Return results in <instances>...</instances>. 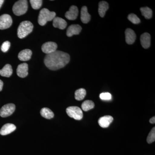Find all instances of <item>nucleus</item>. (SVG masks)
Returning a JSON list of instances; mask_svg holds the SVG:
<instances>
[{
    "mask_svg": "<svg viewBox=\"0 0 155 155\" xmlns=\"http://www.w3.org/2000/svg\"><path fill=\"white\" fill-rule=\"evenodd\" d=\"M13 73L12 67L10 64L5 65L3 69L0 70V75L3 77H10Z\"/></svg>",
    "mask_w": 155,
    "mask_h": 155,
    "instance_id": "obj_20",
    "label": "nucleus"
},
{
    "mask_svg": "<svg viewBox=\"0 0 155 155\" xmlns=\"http://www.w3.org/2000/svg\"><path fill=\"white\" fill-rule=\"evenodd\" d=\"M55 12L50 11L47 8L42 9L40 12L38 18V24L41 26H44L48 21L53 20L56 17Z\"/></svg>",
    "mask_w": 155,
    "mask_h": 155,
    "instance_id": "obj_3",
    "label": "nucleus"
},
{
    "mask_svg": "<svg viewBox=\"0 0 155 155\" xmlns=\"http://www.w3.org/2000/svg\"><path fill=\"white\" fill-rule=\"evenodd\" d=\"M81 26L80 25L74 24L69 26L67 28V35L68 37H72L73 35H77L81 31Z\"/></svg>",
    "mask_w": 155,
    "mask_h": 155,
    "instance_id": "obj_12",
    "label": "nucleus"
},
{
    "mask_svg": "<svg viewBox=\"0 0 155 155\" xmlns=\"http://www.w3.org/2000/svg\"><path fill=\"white\" fill-rule=\"evenodd\" d=\"M32 55V51L29 49H25L20 51L18 54V58L20 61H29Z\"/></svg>",
    "mask_w": 155,
    "mask_h": 155,
    "instance_id": "obj_17",
    "label": "nucleus"
},
{
    "mask_svg": "<svg viewBox=\"0 0 155 155\" xmlns=\"http://www.w3.org/2000/svg\"><path fill=\"white\" fill-rule=\"evenodd\" d=\"M69 61L70 56L69 54L61 51H56L46 55L44 63L49 69L57 70L65 67Z\"/></svg>",
    "mask_w": 155,
    "mask_h": 155,
    "instance_id": "obj_1",
    "label": "nucleus"
},
{
    "mask_svg": "<svg viewBox=\"0 0 155 155\" xmlns=\"http://www.w3.org/2000/svg\"><path fill=\"white\" fill-rule=\"evenodd\" d=\"M109 4L105 1H101L99 3L98 13L101 17H104L106 11L109 9Z\"/></svg>",
    "mask_w": 155,
    "mask_h": 155,
    "instance_id": "obj_19",
    "label": "nucleus"
},
{
    "mask_svg": "<svg viewBox=\"0 0 155 155\" xmlns=\"http://www.w3.org/2000/svg\"><path fill=\"white\" fill-rule=\"evenodd\" d=\"M100 97L104 101H109L112 99V95L110 93H102L100 95Z\"/></svg>",
    "mask_w": 155,
    "mask_h": 155,
    "instance_id": "obj_28",
    "label": "nucleus"
},
{
    "mask_svg": "<svg viewBox=\"0 0 155 155\" xmlns=\"http://www.w3.org/2000/svg\"><path fill=\"white\" fill-rule=\"evenodd\" d=\"M28 65L26 63L19 64L17 69V75L22 78L26 77L28 75Z\"/></svg>",
    "mask_w": 155,
    "mask_h": 155,
    "instance_id": "obj_9",
    "label": "nucleus"
},
{
    "mask_svg": "<svg viewBox=\"0 0 155 155\" xmlns=\"http://www.w3.org/2000/svg\"><path fill=\"white\" fill-rule=\"evenodd\" d=\"M41 115L45 119H50L54 117V113L48 108H43L40 112Z\"/></svg>",
    "mask_w": 155,
    "mask_h": 155,
    "instance_id": "obj_21",
    "label": "nucleus"
},
{
    "mask_svg": "<svg viewBox=\"0 0 155 155\" xmlns=\"http://www.w3.org/2000/svg\"><path fill=\"white\" fill-rule=\"evenodd\" d=\"M53 26L55 28L60 29H64L67 26V22L62 18L59 17H55L53 19Z\"/></svg>",
    "mask_w": 155,
    "mask_h": 155,
    "instance_id": "obj_15",
    "label": "nucleus"
},
{
    "mask_svg": "<svg viewBox=\"0 0 155 155\" xmlns=\"http://www.w3.org/2000/svg\"><path fill=\"white\" fill-rule=\"evenodd\" d=\"M91 15L88 13L86 6H83L81 11V19L84 23H87L91 20Z\"/></svg>",
    "mask_w": 155,
    "mask_h": 155,
    "instance_id": "obj_18",
    "label": "nucleus"
},
{
    "mask_svg": "<svg viewBox=\"0 0 155 155\" xmlns=\"http://www.w3.org/2000/svg\"><path fill=\"white\" fill-rule=\"evenodd\" d=\"M33 25L30 21H23L19 24L17 29V35L19 38H23L32 31Z\"/></svg>",
    "mask_w": 155,
    "mask_h": 155,
    "instance_id": "obj_2",
    "label": "nucleus"
},
{
    "mask_svg": "<svg viewBox=\"0 0 155 155\" xmlns=\"http://www.w3.org/2000/svg\"><path fill=\"white\" fill-rule=\"evenodd\" d=\"M15 110V105L14 104H9L3 106L0 110V116L5 118L12 115Z\"/></svg>",
    "mask_w": 155,
    "mask_h": 155,
    "instance_id": "obj_6",
    "label": "nucleus"
},
{
    "mask_svg": "<svg viewBox=\"0 0 155 155\" xmlns=\"http://www.w3.org/2000/svg\"><path fill=\"white\" fill-rule=\"evenodd\" d=\"M58 45L54 42H48L45 43L41 47V50L44 53L47 54H51L57 51Z\"/></svg>",
    "mask_w": 155,
    "mask_h": 155,
    "instance_id": "obj_8",
    "label": "nucleus"
},
{
    "mask_svg": "<svg viewBox=\"0 0 155 155\" xmlns=\"http://www.w3.org/2000/svg\"><path fill=\"white\" fill-rule=\"evenodd\" d=\"M29 2L32 8L35 10L39 9L42 4V1L41 0H30Z\"/></svg>",
    "mask_w": 155,
    "mask_h": 155,
    "instance_id": "obj_25",
    "label": "nucleus"
},
{
    "mask_svg": "<svg viewBox=\"0 0 155 155\" xmlns=\"http://www.w3.org/2000/svg\"><path fill=\"white\" fill-rule=\"evenodd\" d=\"M114 120V118L111 116H105L99 119L98 122L101 127L106 128L109 127Z\"/></svg>",
    "mask_w": 155,
    "mask_h": 155,
    "instance_id": "obj_13",
    "label": "nucleus"
},
{
    "mask_svg": "<svg viewBox=\"0 0 155 155\" xmlns=\"http://www.w3.org/2000/svg\"><path fill=\"white\" fill-rule=\"evenodd\" d=\"M86 94V91L84 89L80 88L75 92V99L77 101H81L84 98Z\"/></svg>",
    "mask_w": 155,
    "mask_h": 155,
    "instance_id": "obj_23",
    "label": "nucleus"
},
{
    "mask_svg": "<svg viewBox=\"0 0 155 155\" xmlns=\"http://www.w3.org/2000/svg\"><path fill=\"white\" fill-rule=\"evenodd\" d=\"M28 2L26 0H20L14 4L13 11L17 16H21L27 12L28 10Z\"/></svg>",
    "mask_w": 155,
    "mask_h": 155,
    "instance_id": "obj_4",
    "label": "nucleus"
},
{
    "mask_svg": "<svg viewBox=\"0 0 155 155\" xmlns=\"http://www.w3.org/2000/svg\"><path fill=\"white\" fill-rule=\"evenodd\" d=\"M66 112L67 115L75 120H80L83 118L82 110L76 106H71L67 108Z\"/></svg>",
    "mask_w": 155,
    "mask_h": 155,
    "instance_id": "obj_5",
    "label": "nucleus"
},
{
    "mask_svg": "<svg viewBox=\"0 0 155 155\" xmlns=\"http://www.w3.org/2000/svg\"><path fill=\"white\" fill-rule=\"evenodd\" d=\"M94 107V103L92 101H89V100L84 102L81 105V108L82 110L85 112L93 109Z\"/></svg>",
    "mask_w": 155,
    "mask_h": 155,
    "instance_id": "obj_24",
    "label": "nucleus"
},
{
    "mask_svg": "<svg viewBox=\"0 0 155 155\" xmlns=\"http://www.w3.org/2000/svg\"><path fill=\"white\" fill-rule=\"evenodd\" d=\"M78 14V8L76 6L72 5L69 8V11L65 14V17L69 20H74L77 18Z\"/></svg>",
    "mask_w": 155,
    "mask_h": 155,
    "instance_id": "obj_10",
    "label": "nucleus"
},
{
    "mask_svg": "<svg viewBox=\"0 0 155 155\" xmlns=\"http://www.w3.org/2000/svg\"><path fill=\"white\" fill-rule=\"evenodd\" d=\"M150 35L147 33L143 34L140 36V42L142 46L145 49H147L150 46Z\"/></svg>",
    "mask_w": 155,
    "mask_h": 155,
    "instance_id": "obj_16",
    "label": "nucleus"
},
{
    "mask_svg": "<svg viewBox=\"0 0 155 155\" xmlns=\"http://www.w3.org/2000/svg\"><path fill=\"white\" fill-rule=\"evenodd\" d=\"M147 142L148 143H151L155 140V127H153L150 131L147 137Z\"/></svg>",
    "mask_w": 155,
    "mask_h": 155,
    "instance_id": "obj_26",
    "label": "nucleus"
},
{
    "mask_svg": "<svg viewBox=\"0 0 155 155\" xmlns=\"http://www.w3.org/2000/svg\"><path fill=\"white\" fill-rule=\"evenodd\" d=\"M16 129L15 125L11 123H8L3 125L0 130V134L2 135H6L10 134Z\"/></svg>",
    "mask_w": 155,
    "mask_h": 155,
    "instance_id": "obj_14",
    "label": "nucleus"
},
{
    "mask_svg": "<svg viewBox=\"0 0 155 155\" xmlns=\"http://www.w3.org/2000/svg\"><path fill=\"white\" fill-rule=\"evenodd\" d=\"M128 20L133 24H137L140 22V19L137 17L136 15L134 14H129L127 17Z\"/></svg>",
    "mask_w": 155,
    "mask_h": 155,
    "instance_id": "obj_27",
    "label": "nucleus"
},
{
    "mask_svg": "<svg viewBox=\"0 0 155 155\" xmlns=\"http://www.w3.org/2000/svg\"><path fill=\"white\" fill-rule=\"evenodd\" d=\"M11 46V43L9 41H6L3 43L1 47V50L3 52H6Z\"/></svg>",
    "mask_w": 155,
    "mask_h": 155,
    "instance_id": "obj_29",
    "label": "nucleus"
},
{
    "mask_svg": "<svg viewBox=\"0 0 155 155\" xmlns=\"http://www.w3.org/2000/svg\"><path fill=\"white\" fill-rule=\"evenodd\" d=\"M12 18L8 14H3L0 16V29L9 28L12 25Z\"/></svg>",
    "mask_w": 155,
    "mask_h": 155,
    "instance_id": "obj_7",
    "label": "nucleus"
},
{
    "mask_svg": "<svg viewBox=\"0 0 155 155\" xmlns=\"http://www.w3.org/2000/svg\"><path fill=\"white\" fill-rule=\"evenodd\" d=\"M149 122L151 124H155V117L153 116L152 118L150 119Z\"/></svg>",
    "mask_w": 155,
    "mask_h": 155,
    "instance_id": "obj_30",
    "label": "nucleus"
},
{
    "mask_svg": "<svg viewBox=\"0 0 155 155\" xmlns=\"http://www.w3.org/2000/svg\"><path fill=\"white\" fill-rule=\"evenodd\" d=\"M4 2V0H0V8H1V7H2V5Z\"/></svg>",
    "mask_w": 155,
    "mask_h": 155,
    "instance_id": "obj_32",
    "label": "nucleus"
},
{
    "mask_svg": "<svg viewBox=\"0 0 155 155\" xmlns=\"http://www.w3.org/2000/svg\"><path fill=\"white\" fill-rule=\"evenodd\" d=\"M142 15L144 16L146 19H150L152 18L153 15V12L151 9L147 7L141 8L140 9Z\"/></svg>",
    "mask_w": 155,
    "mask_h": 155,
    "instance_id": "obj_22",
    "label": "nucleus"
},
{
    "mask_svg": "<svg viewBox=\"0 0 155 155\" xmlns=\"http://www.w3.org/2000/svg\"><path fill=\"white\" fill-rule=\"evenodd\" d=\"M125 41L127 44H133L136 38V35L134 31L130 28H127L125 31Z\"/></svg>",
    "mask_w": 155,
    "mask_h": 155,
    "instance_id": "obj_11",
    "label": "nucleus"
},
{
    "mask_svg": "<svg viewBox=\"0 0 155 155\" xmlns=\"http://www.w3.org/2000/svg\"><path fill=\"white\" fill-rule=\"evenodd\" d=\"M3 86V82L2 80H0V91H2V90Z\"/></svg>",
    "mask_w": 155,
    "mask_h": 155,
    "instance_id": "obj_31",
    "label": "nucleus"
}]
</instances>
